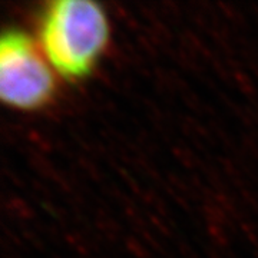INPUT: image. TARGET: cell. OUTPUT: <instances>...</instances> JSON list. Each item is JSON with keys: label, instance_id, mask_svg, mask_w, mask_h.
<instances>
[{"label": "cell", "instance_id": "6da1fadb", "mask_svg": "<svg viewBox=\"0 0 258 258\" xmlns=\"http://www.w3.org/2000/svg\"><path fill=\"white\" fill-rule=\"evenodd\" d=\"M40 45L50 66L69 81L93 71L109 40V25L101 6L89 0H56L40 18Z\"/></svg>", "mask_w": 258, "mask_h": 258}, {"label": "cell", "instance_id": "7a4b0ae2", "mask_svg": "<svg viewBox=\"0 0 258 258\" xmlns=\"http://www.w3.org/2000/svg\"><path fill=\"white\" fill-rule=\"evenodd\" d=\"M35 42L10 29L0 40V98L22 111L40 109L52 101L56 91L53 71Z\"/></svg>", "mask_w": 258, "mask_h": 258}]
</instances>
